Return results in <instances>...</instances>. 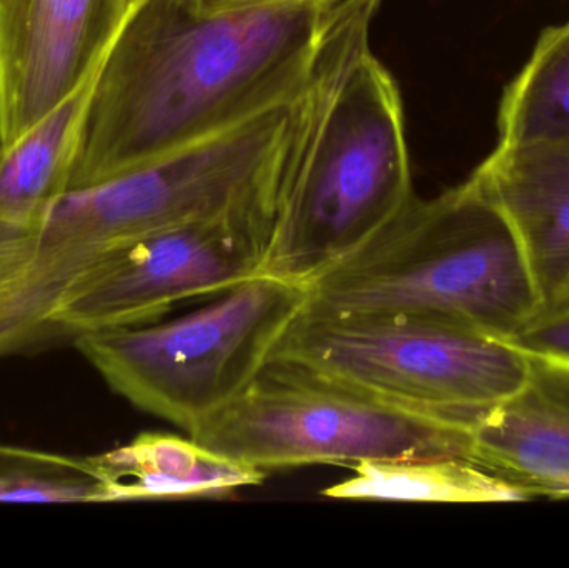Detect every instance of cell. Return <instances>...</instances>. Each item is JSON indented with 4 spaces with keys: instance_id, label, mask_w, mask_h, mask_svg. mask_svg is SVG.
<instances>
[{
    "instance_id": "5",
    "label": "cell",
    "mask_w": 569,
    "mask_h": 568,
    "mask_svg": "<svg viewBox=\"0 0 569 568\" xmlns=\"http://www.w3.org/2000/svg\"><path fill=\"white\" fill-rule=\"evenodd\" d=\"M270 360L468 419L507 399L527 377L525 352L473 327L420 313L327 312L307 303Z\"/></svg>"
},
{
    "instance_id": "1",
    "label": "cell",
    "mask_w": 569,
    "mask_h": 568,
    "mask_svg": "<svg viewBox=\"0 0 569 568\" xmlns=\"http://www.w3.org/2000/svg\"><path fill=\"white\" fill-rule=\"evenodd\" d=\"M331 7L143 0L90 89L70 189L96 186L291 102Z\"/></svg>"
},
{
    "instance_id": "17",
    "label": "cell",
    "mask_w": 569,
    "mask_h": 568,
    "mask_svg": "<svg viewBox=\"0 0 569 568\" xmlns=\"http://www.w3.org/2000/svg\"><path fill=\"white\" fill-rule=\"evenodd\" d=\"M203 9L220 10V12H229V10H252L267 9V7L280 6H337L341 0H197Z\"/></svg>"
},
{
    "instance_id": "2",
    "label": "cell",
    "mask_w": 569,
    "mask_h": 568,
    "mask_svg": "<svg viewBox=\"0 0 569 568\" xmlns=\"http://www.w3.org/2000/svg\"><path fill=\"white\" fill-rule=\"evenodd\" d=\"M380 6L330 10L293 102L262 276L307 289L413 199L400 87L370 47Z\"/></svg>"
},
{
    "instance_id": "6",
    "label": "cell",
    "mask_w": 569,
    "mask_h": 568,
    "mask_svg": "<svg viewBox=\"0 0 569 568\" xmlns=\"http://www.w3.org/2000/svg\"><path fill=\"white\" fill-rule=\"evenodd\" d=\"M477 419L415 409L270 360L242 396L189 436L270 474L371 460H468Z\"/></svg>"
},
{
    "instance_id": "7",
    "label": "cell",
    "mask_w": 569,
    "mask_h": 568,
    "mask_svg": "<svg viewBox=\"0 0 569 568\" xmlns=\"http://www.w3.org/2000/svg\"><path fill=\"white\" fill-rule=\"evenodd\" d=\"M273 219L237 216L149 233L110 250L50 323V347L83 333L153 322L177 303L260 276Z\"/></svg>"
},
{
    "instance_id": "15",
    "label": "cell",
    "mask_w": 569,
    "mask_h": 568,
    "mask_svg": "<svg viewBox=\"0 0 569 568\" xmlns=\"http://www.w3.org/2000/svg\"><path fill=\"white\" fill-rule=\"evenodd\" d=\"M0 502H106V486L90 457L0 444Z\"/></svg>"
},
{
    "instance_id": "8",
    "label": "cell",
    "mask_w": 569,
    "mask_h": 568,
    "mask_svg": "<svg viewBox=\"0 0 569 568\" xmlns=\"http://www.w3.org/2000/svg\"><path fill=\"white\" fill-rule=\"evenodd\" d=\"M143 0H0L3 150L99 70Z\"/></svg>"
},
{
    "instance_id": "12",
    "label": "cell",
    "mask_w": 569,
    "mask_h": 568,
    "mask_svg": "<svg viewBox=\"0 0 569 568\" xmlns=\"http://www.w3.org/2000/svg\"><path fill=\"white\" fill-rule=\"evenodd\" d=\"M96 73L3 150L0 157V246L32 232L50 207L70 189Z\"/></svg>"
},
{
    "instance_id": "16",
    "label": "cell",
    "mask_w": 569,
    "mask_h": 568,
    "mask_svg": "<svg viewBox=\"0 0 569 568\" xmlns=\"http://www.w3.org/2000/svg\"><path fill=\"white\" fill-rule=\"evenodd\" d=\"M505 342L521 352L545 353L569 360V307L538 313Z\"/></svg>"
},
{
    "instance_id": "14",
    "label": "cell",
    "mask_w": 569,
    "mask_h": 568,
    "mask_svg": "<svg viewBox=\"0 0 569 568\" xmlns=\"http://www.w3.org/2000/svg\"><path fill=\"white\" fill-rule=\"evenodd\" d=\"M500 146L569 137V20L548 27L530 59L505 89Z\"/></svg>"
},
{
    "instance_id": "10",
    "label": "cell",
    "mask_w": 569,
    "mask_h": 568,
    "mask_svg": "<svg viewBox=\"0 0 569 568\" xmlns=\"http://www.w3.org/2000/svg\"><path fill=\"white\" fill-rule=\"evenodd\" d=\"M525 356L523 383L478 416L468 460L531 499H569V360Z\"/></svg>"
},
{
    "instance_id": "18",
    "label": "cell",
    "mask_w": 569,
    "mask_h": 568,
    "mask_svg": "<svg viewBox=\"0 0 569 568\" xmlns=\"http://www.w3.org/2000/svg\"><path fill=\"white\" fill-rule=\"evenodd\" d=\"M3 153V140H2V123H0V157Z\"/></svg>"
},
{
    "instance_id": "11",
    "label": "cell",
    "mask_w": 569,
    "mask_h": 568,
    "mask_svg": "<svg viewBox=\"0 0 569 568\" xmlns=\"http://www.w3.org/2000/svg\"><path fill=\"white\" fill-rule=\"evenodd\" d=\"M106 502L227 496L263 484L269 474L222 456L192 437L142 432L90 457Z\"/></svg>"
},
{
    "instance_id": "4",
    "label": "cell",
    "mask_w": 569,
    "mask_h": 568,
    "mask_svg": "<svg viewBox=\"0 0 569 568\" xmlns=\"http://www.w3.org/2000/svg\"><path fill=\"white\" fill-rule=\"evenodd\" d=\"M305 302V287L260 273L187 316L73 346L113 392L189 436L256 382Z\"/></svg>"
},
{
    "instance_id": "13",
    "label": "cell",
    "mask_w": 569,
    "mask_h": 568,
    "mask_svg": "<svg viewBox=\"0 0 569 568\" xmlns=\"http://www.w3.org/2000/svg\"><path fill=\"white\" fill-rule=\"evenodd\" d=\"M355 476L327 487L331 499L433 504H507L531 500L525 490L458 457L371 460L351 466Z\"/></svg>"
},
{
    "instance_id": "9",
    "label": "cell",
    "mask_w": 569,
    "mask_h": 568,
    "mask_svg": "<svg viewBox=\"0 0 569 568\" xmlns=\"http://www.w3.org/2000/svg\"><path fill=\"white\" fill-rule=\"evenodd\" d=\"M471 179L520 243L540 313L569 307V137L500 146Z\"/></svg>"
},
{
    "instance_id": "3",
    "label": "cell",
    "mask_w": 569,
    "mask_h": 568,
    "mask_svg": "<svg viewBox=\"0 0 569 568\" xmlns=\"http://www.w3.org/2000/svg\"><path fill=\"white\" fill-rule=\"evenodd\" d=\"M308 307L420 313L508 339L540 313L513 229L473 179L413 199L307 287Z\"/></svg>"
}]
</instances>
